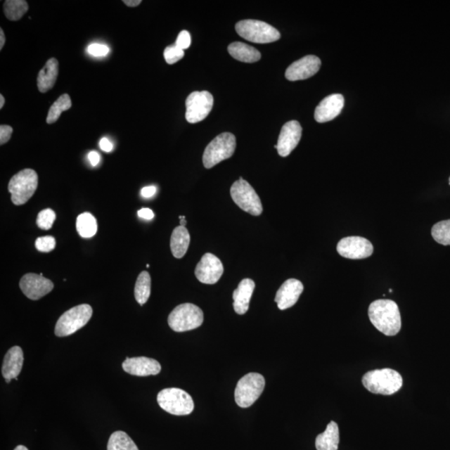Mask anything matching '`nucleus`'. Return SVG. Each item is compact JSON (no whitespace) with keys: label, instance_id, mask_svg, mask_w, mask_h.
<instances>
[{"label":"nucleus","instance_id":"nucleus-1","mask_svg":"<svg viewBox=\"0 0 450 450\" xmlns=\"http://www.w3.org/2000/svg\"><path fill=\"white\" fill-rule=\"evenodd\" d=\"M373 326L387 336H394L401 330V316L393 300H378L368 307Z\"/></svg>","mask_w":450,"mask_h":450},{"label":"nucleus","instance_id":"nucleus-2","mask_svg":"<svg viewBox=\"0 0 450 450\" xmlns=\"http://www.w3.org/2000/svg\"><path fill=\"white\" fill-rule=\"evenodd\" d=\"M362 382L366 389L376 394L391 395L401 389L402 376L392 368H382L367 372Z\"/></svg>","mask_w":450,"mask_h":450},{"label":"nucleus","instance_id":"nucleus-3","mask_svg":"<svg viewBox=\"0 0 450 450\" xmlns=\"http://www.w3.org/2000/svg\"><path fill=\"white\" fill-rule=\"evenodd\" d=\"M38 183V174L34 169H22L13 175L8 186L13 205H22L28 202L37 190Z\"/></svg>","mask_w":450,"mask_h":450},{"label":"nucleus","instance_id":"nucleus-4","mask_svg":"<svg viewBox=\"0 0 450 450\" xmlns=\"http://www.w3.org/2000/svg\"><path fill=\"white\" fill-rule=\"evenodd\" d=\"M236 148V138L231 133L225 132L215 137L207 146L202 163L206 169L213 168L214 166L225 160L229 159L235 153Z\"/></svg>","mask_w":450,"mask_h":450},{"label":"nucleus","instance_id":"nucleus-5","mask_svg":"<svg viewBox=\"0 0 450 450\" xmlns=\"http://www.w3.org/2000/svg\"><path fill=\"white\" fill-rule=\"evenodd\" d=\"M236 32L248 41L257 44H269L276 42L281 39V33L267 22L245 20L237 22Z\"/></svg>","mask_w":450,"mask_h":450},{"label":"nucleus","instance_id":"nucleus-6","mask_svg":"<svg viewBox=\"0 0 450 450\" xmlns=\"http://www.w3.org/2000/svg\"><path fill=\"white\" fill-rule=\"evenodd\" d=\"M204 313L198 306L187 303L177 306L168 318L169 326L175 332H186L202 326Z\"/></svg>","mask_w":450,"mask_h":450},{"label":"nucleus","instance_id":"nucleus-7","mask_svg":"<svg viewBox=\"0 0 450 450\" xmlns=\"http://www.w3.org/2000/svg\"><path fill=\"white\" fill-rule=\"evenodd\" d=\"M157 401L165 411L174 416H188L195 409L191 396L178 388L161 390L157 396Z\"/></svg>","mask_w":450,"mask_h":450},{"label":"nucleus","instance_id":"nucleus-8","mask_svg":"<svg viewBox=\"0 0 450 450\" xmlns=\"http://www.w3.org/2000/svg\"><path fill=\"white\" fill-rule=\"evenodd\" d=\"M91 306L84 304L75 306L63 314L56 323L55 334L58 337H66L75 334L87 325L91 319Z\"/></svg>","mask_w":450,"mask_h":450},{"label":"nucleus","instance_id":"nucleus-9","mask_svg":"<svg viewBox=\"0 0 450 450\" xmlns=\"http://www.w3.org/2000/svg\"><path fill=\"white\" fill-rule=\"evenodd\" d=\"M265 387V380L262 375L258 373H250L238 382L235 398L238 406L249 408L253 405L260 395L262 394Z\"/></svg>","mask_w":450,"mask_h":450},{"label":"nucleus","instance_id":"nucleus-10","mask_svg":"<svg viewBox=\"0 0 450 450\" xmlns=\"http://www.w3.org/2000/svg\"><path fill=\"white\" fill-rule=\"evenodd\" d=\"M231 195L233 202L245 212L254 216L262 214V202H261L257 193L242 177L233 184Z\"/></svg>","mask_w":450,"mask_h":450},{"label":"nucleus","instance_id":"nucleus-11","mask_svg":"<svg viewBox=\"0 0 450 450\" xmlns=\"http://www.w3.org/2000/svg\"><path fill=\"white\" fill-rule=\"evenodd\" d=\"M186 118L188 123L196 124L206 119L214 105V97L208 91H195L188 96Z\"/></svg>","mask_w":450,"mask_h":450},{"label":"nucleus","instance_id":"nucleus-12","mask_svg":"<svg viewBox=\"0 0 450 450\" xmlns=\"http://www.w3.org/2000/svg\"><path fill=\"white\" fill-rule=\"evenodd\" d=\"M337 251L346 259H363L372 255L373 247L366 238L350 236L342 238L337 245Z\"/></svg>","mask_w":450,"mask_h":450},{"label":"nucleus","instance_id":"nucleus-13","mask_svg":"<svg viewBox=\"0 0 450 450\" xmlns=\"http://www.w3.org/2000/svg\"><path fill=\"white\" fill-rule=\"evenodd\" d=\"M195 273L198 281L205 285H214L223 276V264L217 256L207 253L198 263Z\"/></svg>","mask_w":450,"mask_h":450},{"label":"nucleus","instance_id":"nucleus-14","mask_svg":"<svg viewBox=\"0 0 450 450\" xmlns=\"http://www.w3.org/2000/svg\"><path fill=\"white\" fill-rule=\"evenodd\" d=\"M20 287L27 298L38 300L53 290V283L44 278L43 274L30 273L21 278Z\"/></svg>","mask_w":450,"mask_h":450},{"label":"nucleus","instance_id":"nucleus-15","mask_svg":"<svg viewBox=\"0 0 450 450\" xmlns=\"http://www.w3.org/2000/svg\"><path fill=\"white\" fill-rule=\"evenodd\" d=\"M302 136V127L298 121L292 120L283 124L277 143V150L281 157L291 154L299 145Z\"/></svg>","mask_w":450,"mask_h":450},{"label":"nucleus","instance_id":"nucleus-16","mask_svg":"<svg viewBox=\"0 0 450 450\" xmlns=\"http://www.w3.org/2000/svg\"><path fill=\"white\" fill-rule=\"evenodd\" d=\"M321 66V60L317 56H305L292 63L288 68L285 77L290 81L307 79L316 75Z\"/></svg>","mask_w":450,"mask_h":450},{"label":"nucleus","instance_id":"nucleus-17","mask_svg":"<svg viewBox=\"0 0 450 450\" xmlns=\"http://www.w3.org/2000/svg\"><path fill=\"white\" fill-rule=\"evenodd\" d=\"M345 98L342 94L328 96L319 103L314 112V119L318 123H326L336 118L343 110Z\"/></svg>","mask_w":450,"mask_h":450},{"label":"nucleus","instance_id":"nucleus-18","mask_svg":"<svg viewBox=\"0 0 450 450\" xmlns=\"http://www.w3.org/2000/svg\"><path fill=\"white\" fill-rule=\"evenodd\" d=\"M122 367L129 375L141 377L157 375L161 371L160 364L154 359L147 357H126Z\"/></svg>","mask_w":450,"mask_h":450},{"label":"nucleus","instance_id":"nucleus-19","mask_svg":"<svg viewBox=\"0 0 450 450\" xmlns=\"http://www.w3.org/2000/svg\"><path fill=\"white\" fill-rule=\"evenodd\" d=\"M304 291L303 283L295 278H290L283 283L277 291L274 301L277 303L278 308L285 310L292 307L300 299V296Z\"/></svg>","mask_w":450,"mask_h":450},{"label":"nucleus","instance_id":"nucleus-20","mask_svg":"<svg viewBox=\"0 0 450 450\" xmlns=\"http://www.w3.org/2000/svg\"><path fill=\"white\" fill-rule=\"evenodd\" d=\"M22 364H24V353L20 346H13L8 351L4 357L2 366V375L6 380L17 379Z\"/></svg>","mask_w":450,"mask_h":450},{"label":"nucleus","instance_id":"nucleus-21","mask_svg":"<svg viewBox=\"0 0 450 450\" xmlns=\"http://www.w3.org/2000/svg\"><path fill=\"white\" fill-rule=\"evenodd\" d=\"M255 288L254 281L250 278L243 280L233 292V309L238 314H245L249 310L252 295Z\"/></svg>","mask_w":450,"mask_h":450},{"label":"nucleus","instance_id":"nucleus-22","mask_svg":"<svg viewBox=\"0 0 450 450\" xmlns=\"http://www.w3.org/2000/svg\"><path fill=\"white\" fill-rule=\"evenodd\" d=\"M58 75V62L55 58H49L39 71L37 84L39 92L46 93L55 86Z\"/></svg>","mask_w":450,"mask_h":450},{"label":"nucleus","instance_id":"nucleus-23","mask_svg":"<svg viewBox=\"0 0 450 450\" xmlns=\"http://www.w3.org/2000/svg\"><path fill=\"white\" fill-rule=\"evenodd\" d=\"M190 243L191 236L188 229L184 226L175 228L170 238V249L174 258H183L186 254Z\"/></svg>","mask_w":450,"mask_h":450},{"label":"nucleus","instance_id":"nucleus-24","mask_svg":"<svg viewBox=\"0 0 450 450\" xmlns=\"http://www.w3.org/2000/svg\"><path fill=\"white\" fill-rule=\"evenodd\" d=\"M340 444L339 426L335 421L328 425L323 433L317 436L315 447L317 450H338Z\"/></svg>","mask_w":450,"mask_h":450},{"label":"nucleus","instance_id":"nucleus-25","mask_svg":"<svg viewBox=\"0 0 450 450\" xmlns=\"http://www.w3.org/2000/svg\"><path fill=\"white\" fill-rule=\"evenodd\" d=\"M228 51L233 58L244 63H255L261 58V53L257 49L242 42L229 44Z\"/></svg>","mask_w":450,"mask_h":450},{"label":"nucleus","instance_id":"nucleus-26","mask_svg":"<svg viewBox=\"0 0 450 450\" xmlns=\"http://www.w3.org/2000/svg\"><path fill=\"white\" fill-rule=\"evenodd\" d=\"M151 294V277L147 271L139 274L134 287V297L137 302L145 304Z\"/></svg>","mask_w":450,"mask_h":450},{"label":"nucleus","instance_id":"nucleus-27","mask_svg":"<svg viewBox=\"0 0 450 450\" xmlns=\"http://www.w3.org/2000/svg\"><path fill=\"white\" fill-rule=\"evenodd\" d=\"M76 229L81 237L92 238L98 231L97 220L90 213L81 214L76 220Z\"/></svg>","mask_w":450,"mask_h":450},{"label":"nucleus","instance_id":"nucleus-28","mask_svg":"<svg viewBox=\"0 0 450 450\" xmlns=\"http://www.w3.org/2000/svg\"><path fill=\"white\" fill-rule=\"evenodd\" d=\"M29 11V4L25 0H7L4 4V12L7 19L20 20Z\"/></svg>","mask_w":450,"mask_h":450},{"label":"nucleus","instance_id":"nucleus-29","mask_svg":"<svg viewBox=\"0 0 450 450\" xmlns=\"http://www.w3.org/2000/svg\"><path fill=\"white\" fill-rule=\"evenodd\" d=\"M107 450H139V449L125 432L116 431L110 436Z\"/></svg>","mask_w":450,"mask_h":450},{"label":"nucleus","instance_id":"nucleus-30","mask_svg":"<svg viewBox=\"0 0 450 450\" xmlns=\"http://www.w3.org/2000/svg\"><path fill=\"white\" fill-rule=\"evenodd\" d=\"M71 107L72 101L69 94H63L49 109L46 120L47 124L56 123L60 119L62 112L70 110Z\"/></svg>","mask_w":450,"mask_h":450},{"label":"nucleus","instance_id":"nucleus-31","mask_svg":"<svg viewBox=\"0 0 450 450\" xmlns=\"http://www.w3.org/2000/svg\"><path fill=\"white\" fill-rule=\"evenodd\" d=\"M434 240L442 245H450V219L435 224L432 228Z\"/></svg>","mask_w":450,"mask_h":450},{"label":"nucleus","instance_id":"nucleus-32","mask_svg":"<svg viewBox=\"0 0 450 450\" xmlns=\"http://www.w3.org/2000/svg\"><path fill=\"white\" fill-rule=\"evenodd\" d=\"M56 214L55 211L51 209H46L40 212L38 214L37 223L39 229H44V231H49L53 226V222L56 221Z\"/></svg>","mask_w":450,"mask_h":450},{"label":"nucleus","instance_id":"nucleus-33","mask_svg":"<svg viewBox=\"0 0 450 450\" xmlns=\"http://www.w3.org/2000/svg\"><path fill=\"white\" fill-rule=\"evenodd\" d=\"M165 60L169 65H174L184 56V51L179 49L176 45H171L165 49Z\"/></svg>","mask_w":450,"mask_h":450},{"label":"nucleus","instance_id":"nucleus-34","mask_svg":"<svg viewBox=\"0 0 450 450\" xmlns=\"http://www.w3.org/2000/svg\"><path fill=\"white\" fill-rule=\"evenodd\" d=\"M56 246V238L53 236L39 237L35 241V248L39 252L43 253H49L55 250Z\"/></svg>","mask_w":450,"mask_h":450},{"label":"nucleus","instance_id":"nucleus-35","mask_svg":"<svg viewBox=\"0 0 450 450\" xmlns=\"http://www.w3.org/2000/svg\"><path fill=\"white\" fill-rule=\"evenodd\" d=\"M88 52L92 56L103 57L110 53V49L105 44H92L88 47Z\"/></svg>","mask_w":450,"mask_h":450},{"label":"nucleus","instance_id":"nucleus-36","mask_svg":"<svg viewBox=\"0 0 450 450\" xmlns=\"http://www.w3.org/2000/svg\"><path fill=\"white\" fill-rule=\"evenodd\" d=\"M191 44V34L188 33L186 30L181 31V32H180L178 35V38L176 39V43H175V45H176V46L179 49H183V51H184V49H187L188 47H190Z\"/></svg>","mask_w":450,"mask_h":450},{"label":"nucleus","instance_id":"nucleus-37","mask_svg":"<svg viewBox=\"0 0 450 450\" xmlns=\"http://www.w3.org/2000/svg\"><path fill=\"white\" fill-rule=\"evenodd\" d=\"M13 133V128L10 125H1L0 126V145L3 146L4 143L10 141L11 135Z\"/></svg>","mask_w":450,"mask_h":450},{"label":"nucleus","instance_id":"nucleus-38","mask_svg":"<svg viewBox=\"0 0 450 450\" xmlns=\"http://www.w3.org/2000/svg\"><path fill=\"white\" fill-rule=\"evenodd\" d=\"M139 218L150 220L155 217V214L150 209L143 208L138 211Z\"/></svg>","mask_w":450,"mask_h":450},{"label":"nucleus","instance_id":"nucleus-39","mask_svg":"<svg viewBox=\"0 0 450 450\" xmlns=\"http://www.w3.org/2000/svg\"><path fill=\"white\" fill-rule=\"evenodd\" d=\"M157 188L155 186H147L142 188L141 195L143 198H151L156 193Z\"/></svg>","mask_w":450,"mask_h":450},{"label":"nucleus","instance_id":"nucleus-40","mask_svg":"<svg viewBox=\"0 0 450 450\" xmlns=\"http://www.w3.org/2000/svg\"><path fill=\"white\" fill-rule=\"evenodd\" d=\"M100 146L102 150L105 152H111L112 150V143L107 138H103L100 142Z\"/></svg>","mask_w":450,"mask_h":450},{"label":"nucleus","instance_id":"nucleus-41","mask_svg":"<svg viewBox=\"0 0 450 450\" xmlns=\"http://www.w3.org/2000/svg\"><path fill=\"white\" fill-rule=\"evenodd\" d=\"M89 160L93 166H96L98 163H100V155H98L96 151L90 152L89 154Z\"/></svg>","mask_w":450,"mask_h":450},{"label":"nucleus","instance_id":"nucleus-42","mask_svg":"<svg viewBox=\"0 0 450 450\" xmlns=\"http://www.w3.org/2000/svg\"><path fill=\"white\" fill-rule=\"evenodd\" d=\"M123 2L129 7H137L142 3L141 0H124Z\"/></svg>","mask_w":450,"mask_h":450},{"label":"nucleus","instance_id":"nucleus-43","mask_svg":"<svg viewBox=\"0 0 450 450\" xmlns=\"http://www.w3.org/2000/svg\"><path fill=\"white\" fill-rule=\"evenodd\" d=\"M6 44V35H4V30L0 29V49H2Z\"/></svg>","mask_w":450,"mask_h":450},{"label":"nucleus","instance_id":"nucleus-44","mask_svg":"<svg viewBox=\"0 0 450 450\" xmlns=\"http://www.w3.org/2000/svg\"><path fill=\"white\" fill-rule=\"evenodd\" d=\"M179 219H180V226L186 227V225L187 224L186 216H179Z\"/></svg>","mask_w":450,"mask_h":450},{"label":"nucleus","instance_id":"nucleus-45","mask_svg":"<svg viewBox=\"0 0 450 450\" xmlns=\"http://www.w3.org/2000/svg\"><path fill=\"white\" fill-rule=\"evenodd\" d=\"M4 103H6V100H4V97L2 94H0V109H3Z\"/></svg>","mask_w":450,"mask_h":450},{"label":"nucleus","instance_id":"nucleus-46","mask_svg":"<svg viewBox=\"0 0 450 450\" xmlns=\"http://www.w3.org/2000/svg\"><path fill=\"white\" fill-rule=\"evenodd\" d=\"M13 450H29L24 445H18V446Z\"/></svg>","mask_w":450,"mask_h":450},{"label":"nucleus","instance_id":"nucleus-47","mask_svg":"<svg viewBox=\"0 0 450 450\" xmlns=\"http://www.w3.org/2000/svg\"><path fill=\"white\" fill-rule=\"evenodd\" d=\"M6 382H8H8H11V380H6Z\"/></svg>","mask_w":450,"mask_h":450},{"label":"nucleus","instance_id":"nucleus-48","mask_svg":"<svg viewBox=\"0 0 450 450\" xmlns=\"http://www.w3.org/2000/svg\"><path fill=\"white\" fill-rule=\"evenodd\" d=\"M449 184H450V178H449Z\"/></svg>","mask_w":450,"mask_h":450}]
</instances>
